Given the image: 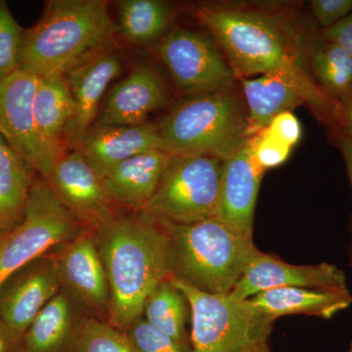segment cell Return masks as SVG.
<instances>
[{
	"label": "cell",
	"mask_w": 352,
	"mask_h": 352,
	"mask_svg": "<svg viewBox=\"0 0 352 352\" xmlns=\"http://www.w3.org/2000/svg\"><path fill=\"white\" fill-rule=\"evenodd\" d=\"M309 7L321 31H325L351 15L352 0H312Z\"/></svg>",
	"instance_id": "1f68e13d"
},
{
	"label": "cell",
	"mask_w": 352,
	"mask_h": 352,
	"mask_svg": "<svg viewBox=\"0 0 352 352\" xmlns=\"http://www.w3.org/2000/svg\"><path fill=\"white\" fill-rule=\"evenodd\" d=\"M88 315L62 288L39 312L23 336L22 352H65L75 344L83 317Z\"/></svg>",
	"instance_id": "44dd1931"
},
{
	"label": "cell",
	"mask_w": 352,
	"mask_h": 352,
	"mask_svg": "<svg viewBox=\"0 0 352 352\" xmlns=\"http://www.w3.org/2000/svg\"><path fill=\"white\" fill-rule=\"evenodd\" d=\"M39 76L20 69L0 82V135L39 178L45 180L53 161L41 144L34 115Z\"/></svg>",
	"instance_id": "30bf717a"
},
{
	"label": "cell",
	"mask_w": 352,
	"mask_h": 352,
	"mask_svg": "<svg viewBox=\"0 0 352 352\" xmlns=\"http://www.w3.org/2000/svg\"><path fill=\"white\" fill-rule=\"evenodd\" d=\"M278 288L347 289L346 275L333 264H292L259 251L228 295L249 300Z\"/></svg>",
	"instance_id": "5bb4252c"
},
{
	"label": "cell",
	"mask_w": 352,
	"mask_h": 352,
	"mask_svg": "<svg viewBox=\"0 0 352 352\" xmlns=\"http://www.w3.org/2000/svg\"><path fill=\"white\" fill-rule=\"evenodd\" d=\"M237 80L247 108L249 138L265 129L277 116L307 104L302 92L284 76L266 74Z\"/></svg>",
	"instance_id": "7402d4cb"
},
{
	"label": "cell",
	"mask_w": 352,
	"mask_h": 352,
	"mask_svg": "<svg viewBox=\"0 0 352 352\" xmlns=\"http://www.w3.org/2000/svg\"><path fill=\"white\" fill-rule=\"evenodd\" d=\"M157 124L164 151L175 156L224 161L249 139L247 108L235 85L184 96Z\"/></svg>",
	"instance_id": "5b68a950"
},
{
	"label": "cell",
	"mask_w": 352,
	"mask_h": 352,
	"mask_svg": "<svg viewBox=\"0 0 352 352\" xmlns=\"http://www.w3.org/2000/svg\"><path fill=\"white\" fill-rule=\"evenodd\" d=\"M322 34L326 38L331 39L338 44H340L347 54L352 59V18L346 17L339 24L333 25L330 29L322 31Z\"/></svg>",
	"instance_id": "e575fe53"
},
{
	"label": "cell",
	"mask_w": 352,
	"mask_h": 352,
	"mask_svg": "<svg viewBox=\"0 0 352 352\" xmlns=\"http://www.w3.org/2000/svg\"><path fill=\"white\" fill-rule=\"evenodd\" d=\"M265 170L258 163L249 139L222 166L217 219L236 233L252 239L254 208Z\"/></svg>",
	"instance_id": "9a60e30c"
},
{
	"label": "cell",
	"mask_w": 352,
	"mask_h": 352,
	"mask_svg": "<svg viewBox=\"0 0 352 352\" xmlns=\"http://www.w3.org/2000/svg\"><path fill=\"white\" fill-rule=\"evenodd\" d=\"M329 131H330V138L333 144L339 149L344 159L352 190V138L338 129H329ZM349 233H351V242L347 249V258H349V266L352 268V214L351 222H349Z\"/></svg>",
	"instance_id": "836d02e7"
},
{
	"label": "cell",
	"mask_w": 352,
	"mask_h": 352,
	"mask_svg": "<svg viewBox=\"0 0 352 352\" xmlns=\"http://www.w3.org/2000/svg\"><path fill=\"white\" fill-rule=\"evenodd\" d=\"M120 72L119 55L111 48L69 69L63 76L75 103V118L67 134L68 151L80 148L94 124L109 85Z\"/></svg>",
	"instance_id": "e0dca14e"
},
{
	"label": "cell",
	"mask_w": 352,
	"mask_h": 352,
	"mask_svg": "<svg viewBox=\"0 0 352 352\" xmlns=\"http://www.w3.org/2000/svg\"><path fill=\"white\" fill-rule=\"evenodd\" d=\"M155 45L157 56L183 96L232 87L237 80L210 34L177 28L166 32Z\"/></svg>",
	"instance_id": "9c48e42d"
},
{
	"label": "cell",
	"mask_w": 352,
	"mask_h": 352,
	"mask_svg": "<svg viewBox=\"0 0 352 352\" xmlns=\"http://www.w3.org/2000/svg\"><path fill=\"white\" fill-rule=\"evenodd\" d=\"M62 289L54 252L16 270L0 284V319L24 336L39 312Z\"/></svg>",
	"instance_id": "7c38bea8"
},
{
	"label": "cell",
	"mask_w": 352,
	"mask_h": 352,
	"mask_svg": "<svg viewBox=\"0 0 352 352\" xmlns=\"http://www.w3.org/2000/svg\"><path fill=\"white\" fill-rule=\"evenodd\" d=\"M25 34L6 2L0 0V82L21 69Z\"/></svg>",
	"instance_id": "f1b7e54d"
},
{
	"label": "cell",
	"mask_w": 352,
	"mask_h": 352,
	"mask_svg": "<svg viewBox=\"0 0 352 352\" xmlns=\"http://www.w3.org/2000/svg\"><path fill=\"white\" fill-rule=\"evenodd\" d=\"M170 280L188 302L194 352H272L268 340L275 320L251 300L212 295Z\"/></svg>",
	"instance_id": "8992f818"
},
{
	"label": "cell",
	"mask_w": 352,
	"mask_h": 352,
	"mask_svg": "<svg viewBox=\"0 0 352 352\" xmlns=\"http://www.w3.org/2000/svg\"><path fill=\"white\" fill-rule=\"evenodd\" d=\"M23 336L0 319V352H22Z\"/></svg>",
	"instance_id": "d590c367"
},
{
	"label": "cell",
	"mask_w": 352,
	"mask_h": 352,
	"mask_svg": "<svg viewBox=\"0 0 352 352\" xmlns=\"http://www.w3.org/2000/svg\"><path fill=\"white\" fill-rule=\"evenodd\" d=\"M223 161L210 156L171 155L143 214L177 224L217 217Z\"/></svg>",
	"instance_id": "ba28073f"
},
{
	"label": "cell",
	"mask_w": 352,
	"mask_h": 352,
	"mask_svg": "<svg viewBox=\"0 0 352 352\" xmlns=\"http://www.w3.org/2000/svg\"><path fill=\"white\" fill-rule=\"evenodd\" d=\"M45 182L64 207L90 230H95L118 214L117 208L109 200L100 176L80 150H69L60 157Z\"/></svg>",
	"instance_id": "8fae6325"
},
{
	"label": "cell",
	"mask_w": 352,
	"mask_h": 352,
	"mask_svg": "<svg viewBox=\"0 0 352 352\" xmlns=\"http://www.w3.org/2000/svg\"><path fill=\"white\" fill-rule=\"evenodd\" d=\"M265 129L272 138L291 148L302 138V126L292 112L277 116Z\"/></svg>",
	"instance_id": "d6a6232c"
},
{
	"label": "cell",
	"mask_w": 352,
	"mask_h": 352,
	"mask_svg": "<svg viewBox=\"0 0 352 352\" xmlns=\"http://www.w3.org/2000/svg\"><path fill=\"white\" fill-rule=\"evenodd\" d=\"M117 23L106 0H50L25 30L21 69L38 76H64L115 46Z\"/></svg>",
	"instance_id": "3957f363"
},
{
	"label": "cell",
	"mask_w": 352,
	"mask_h": 352,
	"mask_svg": "<svg viewBox=\"0 0 352 352\" xmlns=\"http://www.w3.org/2000/svg\"><path fill=\"white\" fill-rule=\"evenodd\" d=\"M337 126L336 129L344 131L352 138V92L344 100L338 103Z\"/></svg>",
	"instance_id": "8d00e7d4"
},
{
	"label": "cell",
	"mask_w": 352,
	"mask_h": 352,
	"mask_svg": "<svg viewBox=\"0 0 352 352\" xmlns=\"http://www.w3.org/2000/svg\"><path fill=\"white\" fill-rule=\"evenodd\" d=\"M252 153L264 170L276 168L288 160L292 148L272 138L266 129L249 138Z\"/></svg>",
	"instance_id": "4dcf8cb0"
},
{
	"label": "cell",
	"mask_w": 352,
	"mask_h": 352,
	"mask_svg": "<svg viewBox=\"0 0 352 352\" xmlns=\"http://www.w3.org/2000/svg\"><path fill=\"white\" fill-rule=\"evenodd\" d=\"M36 173L0 135V226L10 232L24 217Z\"/></svg>",
	"instance_id": "d4e9b609"
},
{
	"label": "cell",
	"mask_w": 352,
	"mask_h": 352,
	"mask_svg": "<svg viewBox=\"0 0 352 352\" xmlns=\"http://www.w3.org/2000/svg\"><path fill=\"white\" fill-rule=\"evenodd\" d=\"M80 150L99 176L136 155L163 150L159 124L96 126L90 127Z\"/></svg>",
	"instance_id": "ac0fdd59"
},
{
	"label": "cell",
	"mask_w": 352,
	"mask_h": 352,
	"mask_svg": "<svg viewBox=\"0 0 352 352\" xmlns=\"http://www.w3.org/2000/svg\"><path fill=\"white\" fill-rule=\"evenodd\" d=\"M170 100V91L164 78L150 65L134 67L102 104L96 126H138L148 122L151 113Z\"/></svg>",
	"instance_id": "2e32d148"
},
{
	"label": "cell",
	"mask_w": 352,
	"mask_h": 352,
	"mask_svg": "<svg viewBox=\"0 0 352 352\" xmlns=\"http://www.w3.org/2000/svg\"><path fill=\"white\" fill-rule=\"evenodd\" d=\"M349 17H351V18H352V10H351V15H349Z\"/></svg>",
	"instance_id": "ab89813d"
},
{
	"label": "cell",
	"mask_w": 352,
	"mask_h": 352,
	"mask_svg": "<svg viewBox=\"0 0 352 352\" xmlns=\"http://www.w3.org/2000/svg\"><path fill=\"white\" fill-rule=\"evenodd\" d=\"M87 230L59 201L50 184L34 180L19 226L0 243V284L34 259L56 251Z\"/></svg>",
	"instance_id": "52a82bcc"
},
{
	"label": "cell",
	"mask_w": 352,
	"mask_h": 352,
	"mask_svg": "<svg viewBox=\"0 0 352 352\" xmlns=\"http://www.w3.org/2000/svg\"><path fill=\"white\" fill-rule=\"evenodd\" d=\"M6 230L0 226V243H1L2 239H3L4 236H6Z\"/></svg>",
	"instance_id": "74e56055"
},
{
	"label": "cell",
	"mask_w": 352,
	"mask_h": 352,
	"mask_svg": "<svg viewBox=\"0 0 352 352\" xmlns=\"http://www.w3.org/2000/svg\"><path fill=\"white\" fill-rule=\"evenodd\" d=\"M75 352H138L129 342L126 333L108 321L85 315L78 336Z\"/></svg>",
	"instance_id": "83f0119b"
},
{
	"label": "cell",
	"mask_w": 352,
	"mask_h": 352,
	"mask_svg": "<svg viewBox=\"0 0 352 352\" xmlns=\"http://www.w3.org/2000/svg\"><path fill=\"white\" fill-rule=\"evenodd\" d=\"M34 115L41 144L55 163L68 151L67 134L75 118V103L63 76H39Z\"/></svg>",
	"instance_id": "ffe728a7"
},
{
	"label": "cell",
	"mask_w": 352,
	"mask_h": 352,
	"mask_svg": "<svg viewBox=\"0 0 352 352\" xmlns=\"http://www.w3.org/2000/svg\"><path fill=\"white\" fill-rule=\"evenodd\" d=\"M249 300L273 320L286 315H307L329 320L352 305L349 288H278L264 291Z\"/></svg>",
	"instance_id": "603a6c76"
},
{
	"label": "cell",
	"mask_w": 352,
	"mask_h": 352,
	"mask_svg": "<svg viewBox=\"0 0 352 352\" xmlns=\"http://www.w3.org/2000/svg\"><path fill=\"white\" fill-rule=\"evenodd\" d=\"M94 231L110 289L108 322L126 333L148 296L170 277L168 238L143 212L115 214Z\"/></svg>",
	"instance_id": "7a4b0ae2"
},
{
	"label": "cell",
	"mask_w": 352,
	"mask_h": 352,
	"mask_svg": "<svg viewBox=\"0 0 352 352\" xmlns=\"http://www.w3.org/2000/svg\"><path fill=\"white\" fill-rule=\"evenodd\" d=\"M303 50L310 75L326 96L338 104L351 94L352 59L340 44L309 25L303 36Z\"/></svg>",
	"instance_id": "cb8c5ba5"
},
{
	"label": "cell",
	"mask_w": 352,
	"mask_h": 352,
	"mask_svg": "<svg viewBox=\"0 0 352 352\" xmlns=\"http://www.w3.org/2000/svg\"><path fill=\"white\" fill-rule=\"evenodd\" d=\"M54 254L62 288L88 315L107 321L110 289L94 231L87 229Z\"/></svg>",
	"instance_id": "4fadbf2b"
},
{
	"label": "cell",
	"mask_w": 352,
	"mask_h": 352,
	"mask_svg": "<svg viewBox=\"0 0 352 352\" xmlns=\"http://www.w3.org/2000/svg\"><path fill=\"white\" fill-rule=\"evenodd\" d=\"M154 219L168 238L170 277L206 293L230 294L259 252L217 217L191 224Z\"/></svg>",
	"instance_id": "277c9868"
},
{
	"label": "cell",
	"mask_w": 352,
	"mask_h": 352,
	"mask_svg": "<svg viewBox=\"0 0 352 352\" xmlns=\"http://www.w3.org/2000/svg\"><path fill=\"white\" fill-rule=\"evenodd\" d=\"M138 352H194L191 344H184L157 330L144 317H139L126 332Z\"/></svg>",
	"instance_id": "f546056e"
},
{
	"label": "cell",
	"mask_w": 352,
	"mask_h": 352,
	"mask_svg": "<svg viewBox=\"0 0 352 352\" xmlns=\"http://www.w3.org/2000/svg\"><path fill=\"white\" fill-rule=\"evenodd\" d=\"M119 36L135 45L156 44L166 34L171 19L168 4L160 0H122Z\"/></svg>",
	"instance_id": "484cf974"
},
{
	"label": "cell",
	"mask_w": 352,
	"mask_h": 352,
	"mask_svg": "<svg viewBox=\"0 0 352 352\" xmlns=\"http://www.w3.org/2000/svg\"><path fill=\"white\" fill-rule=\"evenodd\" d=\"M349 352H352V340L351 342V346H349Z\"/></svg>",
	"instance_id": "f35d334b"
},
{
	"label": "cell",
	"mask_w": 352,
	"mask_h": 352,
	"mask_svg": "<svg viewBox=\"0 0 352 352\" xmlns=\"http://www.w3.org/2000/svg\"><path fill=\"white\" fill-rule=\"evenodd\" d=\"M201 24L223 53L236 78L274 74L298 88L317 119L337 126L338 104L322 92L310 75L303 34L274 14L232 6L204 4L197 11Z\"/></svg>",
	"instance_id": "6da1fadb"
},
{
	"label": "cell",
	"mask_w": 352,
	"mask_h": 352,
	"mask_svg": "<svg viewBox=\"0 0 352 352\" xmlns=\"http://www.w3.org/2000/svg\"><path fill=\"white\" fill-rule=\"evenodd\" d=\"M170 157L164 150H151L117 164L102 175L113 207L142 212L154 196Z\"/></svg>",
	"instance_id": "d6986e66"
},
{
	"label": "cell",
	"mask_w": 352,
	"mask_h": 352,
	"mask_svg": "<svg viewBox=\"0 0 352 352\" xmlns=\"http://www.w3.org/2000/svg\"><path fill=\"white\" fill-rule=\"evenodd\" d=\"M190 308L186 298L170 278L157 285L145 302L142 316L157 330L184 344H191L186 332Z\"/></svg>",
	"instance_id": "4316f807"
}]
</instances>
